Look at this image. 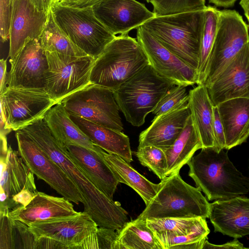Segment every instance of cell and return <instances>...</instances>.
Here are the masks:
<instances>
[{
	"label": "cell",
	"instance_id": "cell-1",
	"mask_svg": "<svg viewBox=\"0 0 249 249\" xmlns=\"http://www.w3.org/2000/svg\"><path fill=\"white\" fill-rule=\"evenodd\" d=\"M75 184L81 194L84 212L90 215L99 227L118 230L128 219L119 202L107 197L92 183L87 174L52 134L44 119L22 129Z\"/></svg>",
	"mask_w": 249,
	"mask_h": 249
},
{
	"label": "cell",
	"instance_id": "cell-2",
	"mask_svg": "<svg viewBox=\"0 0 249 249\" xmlns=\"http://www.w3.org/2000/svg\"><path fill=\"white\" fill-rule=\"evenodd\" d=\"M187 164L189 176L208 200L231 198L249 192V178L236 168L224 149L202 148Z\"/></svg>",
	"mask_w": 249,
	"mask_h": 249
},
{
	"label": "cell",
	"instance_id": "cell-3",
	"mask_svg": "<svg viewBox=\"0 0 249 249\" xmlns=\"http://www.w3.org/2000/svg\"><path fill=\"white\" fill-rule=\"evenodd\" d=\"M205 8L155 16L141 26L197 71Z\"/></svg>",
	"mask_w": 249,
	"mask_h": 249
},
{
	"label": "cell",
	"instance_id": "cell-4",
	"mask_svg": "<svg viewBox=\"0 0 249 249\" xmlns=\"http://www.w3.org/2000/svg\"><path fill=\"white\" fill-rule=\"evenodd\" d=\"M160 188L138 219L209 218L210 203L198 187L185 182L179 173L161 180Z\"/></svg>",
	"mask_w": 249,
	"mask_h": 249
},
{
	"label": "cell",
	"instance_id": "cell-5",
	"mask_svg": "<svg viewBox=\"0 0 249 249\" xmlns=\"http://www.w3.org/2000/svg\"><path fill=\"white\" fill-rule=\"evenodd\" d=\"M148 64L138 40L128 34L120 35L95 59L90 81L113 91Z\"/></svg>",
	"mask_w": 249,
	"mask_h": 249
},
{
	"label": "cell",
	"instance_id": "cell-6",
	"mask_svg": "<svg viewBox=\"0 0 249 249\" xmlns=\"http://www.w3.org/2000/svg\"><path fill=\"white\" fill-rule=\"evenodd\" d=\"M173 85L148 64L113 91L126 120L139 127Z\"/></svg>",
	"mask_w": 249,
	"mask_h": 249
},
{
	"label": "cell",
	"instance_id": "cell-7",
	"mask_svg": "<svg viewBox=\"0 0 249 249\" xmlns=\"http://www.w3.org/2000/svg\"><path fill=\"white\" fill-rule=\"evenodd\" d=\"M51 10L64 33L77 47L95 59L116 36L96 17L92 7L75 8L54 2Z\"/></svg>",
	"mask_w": 249,
	"mask_h": 249
},
{
	"label": "cell",
	"instance_id": "cell-8",
	"mask_svg": "<svg viewBox=\"0 0 249 249\" xmlns=\"http://www.w3.org/2000/svg\"><path fill=\"white\" fill-rule=\"evenodd\" d=\"M45 52L48 61L45 89L57 103L91 84L90 75L94 58Z\"/></svg>",
	"mask_w": 249,
	"mask_h": 249
},
{
	"label": "cell",
	"instance_id": "cell-9",
	"mask_svg": "<svg viewBox=\"0 0 249 249\" xmlns=\"http://www.w3.org/2000/svg\"><path fill=\"white\" fill-rule=\"evenodd\" d=\"M36 242L44 239L46 249H80L98 226L85 212L75 215L33 222L28 225Z\"/></svg>",
	"mask_w": 249,
	"mask_h": 249
},
{
	"label": "cell",
	"instance_id": "cell-10",
	"mask_svg": "<svg viewBox=\"0 0 249 249\" xmlns=\"http://www.w3.org/2000/svg\"><path fill=\"white\" fill-rule=\"evenodd\" d=\"M70 114L122 131L123 125L112 90L90 84L60 102Z\"/></svg>",
	"mask_w": 249,
	"mask_h": 249
},
{
	"label": "cell",
	"instance_id": "cell-11",
	"mask_svg": "<svg viewBox=\"0 0 249 249\" xmlns=\"http://www.w3.org/2000/svg\"><path fill=\"white\" fill-rule=\"evenodd\" d=\"M248 25L235 10L219 11L218 25L204 85L210 84L249 42Z\"/></svg>",
	"mask_w": 249,
	"mask_h": 249
},
{
	"label": "cell",
	"instance_id": "cell-12",
	"mask_svg": "<svg viewBox=\"0 0 249 249\" xmlns=\"http://www.w3.org/2000/svg\"><path fill=\"white\" fill-rule=\"evenodd\" d=\"M18 151L23 161L38 178L76 204L84 200L78 189L63 170L23 130L16 131Z\"/></svg>",
	"mask_w": 249,
	"mask_h": 249
},
{
	"label": "cell",
	"instance_id": "cell-13",
	"mask_svg": "<svg viewBox=\"0 0 249 249\" xmlns=\"http://www.w3.org/2000/svg\"><path fill=\"white\" fill-rule=\"evenodd\" d=\"M34 173L18 151L8 146L7 153L0 154V213L26 206L36 195Z\"/></svg>",
	"mask_w": 249,
	"mask_h": 249
},
{
	"label": "cell",
	"instance_id": "cell-14",
	"mask_svg": "<svg viewBox=\"0 0 249 249\" xmlns=\"http://www.w3.org/2000/svg\"><path fill=\"white\" fill-rule=\"evenodd\" d=\"M0 103L5 113L7 127L15 131L44 119L49 109L58 103L44 89L8 86L0 95Z\"/></svg>",
	"mask_w": 249,
	"mask_h": 249
},
{
	"label": "cell",
	"instance_id": "cell-15",
	"mask_svg": "<svg viewBox=\"0 0 249 249\" xmlns=\"http://www.w3.org/2000/svg\"><path fill=\"white\" fill-rule=\"evenodd\" d=\"M137 40L148 59L149 64L161 77L174 85L187 87L197 83V71L163 46L140 26Z\"/></svg>",
	"mask_w": 249,
	"mask_h": 249
},
{
	"label": "cell",
	"instance_id": "cell-16",
	"mask_svg": "<svg viewBox=\"0 0 249 249\" xmlns=\"http://www.w3.org/2000/svg\"><path fill=\"white\" fill-rule=\"evenodd\" d=\"M9 62L8 87L45 89L48 61L38 39L28 40Z\"/></svg>",
	"mask_w": 249,
	"mask_h": 249
},
{
	"label": "cell",
	"instance_id": "cell-17",
	"mask_svg": "<svg viewBox=\"0 0 249 249\" xmlns=\"http://www.w3.org/2000/svg\"><path fill=\"white\" fill-rule=\"evenodd\" d=\"M206 87L214 106L231 99L249 98V42Z\"/></svg>",
	"mask_w": 249,
	"mask_h": 249
},
{
	"label": "cell",
	"instance_id": "cell-18",
	"mask_svg": "<svg viewBox=\"0 0 249 249\" xmlns=\"http://www.w3.org/2000/svg\"><path fill=\"white\" fill-rule=\"evenodd\" d=\"M92 9L99 20L115 36L127 34L156 16L136 0H104Z\"/></svg>",
	"mask_w": 249,
	"mask_h": 249
},
{
	"label": "cell",
	"instance_id": "cell-19",
	"mask_svg": "<svg viewBox=\"0 0 249 249\" xmlns=\"http://www.w3.org/2000/svg\"><path fill=\"white\" fill-rule=\"evenodd\" d=\"M49 12L39 11L30 0H13L9 39L10 58L17 55L28 40L39 39Z\"/></svg>",
	"mask_w": 249,
	"mask_h": 249
},
{
	"label": "cell",
	"instance_id": "cell-20",
	"mask_svg": "<svg viewBox=\"0 0 249 249\" xmlns=\"http://www.w3.org/2000/svg\"><path fill=\"white\" fill-rule=\"evenodd\" d=\"M209 218L214 232L236 239L249 235V198L239 196L210 203Z\"/></svg>",
	"mask_w": 249,
	"mask_h": 249
},
{
	"label": "cell",
	"instance_id": "cell-21",
	"mask_svg": "<svg viewBox=\"0 0 249 249\" xmlns=\"http://www.w3.org/2000/svg\"><path fill=\"white\" fill-rule=\"evenodd\" d=\"M191 114L188 103L183 106L158 116L142 131L138 147L153 145L164 151L170 147L182 132Z\"/></svg>",
	"mask_w": 249,
	"mask_h": 249
},
{
	"label": "cell",
	"instance_id": "cell-22",
	"mask_svg": "<svg viewBox=\"0 0 249 249\" xmlns=\"http://www.w3.org/2000/svg\"><path fill=\"white\" fill-rule=\"evenodd\" d=\"M64 197L50 196L38 192L26 206H19L9 212V216L27 225L49 219L78 214L73 204Z\"/></svg>",
	"mask_w": 249,
	"mask_h": 249
},
{
	"label": "cell",
	"instance_id": "cell-23",
	"mask_svg": "<svg viewBox=\"0 0 249 249\" xmlns=\"http://www.w3.org/2000/svg\"><path fill=\"white\" fill-rule=\"evenodd\" d=\"M225 138V149L245 142L249 137V98H236L217 106Z\"/></svg>",
	"mask_w": 249,
	"mask_h": 249
},
{
	"label": "cell",
	"instance_id": "cell-24",
	"mask_svg": "<svg viewBox=\"0 0 249 249\" xmlns=\"http://www.w3.org/2000/svg\"><path fill=\"white\" fill-rule=\"evenodd\" d=\"M66 148L95 186L113 199L119 182L97 151L73 144L68 145Z\"/></svg>",
	"mask_w": 249,
	"mask_h": 249
},
{
	"label": "cell",
	"instance_id": "cell-25",
	"mask_svg": "<svg viewBox=\"0 0 249 249\" xmlns=\"http://www.w3.org/2000/svg\"><path fill=\"white\" fill-rule=\"evenodd\" d=\"M69 114L73 121L95 145L108 153L121 157L129 163L133 161L129 139L123 132L101 125L79 116Z\"/></svg>",
	"mask_w": 249,
	"mask_h": 249
},
{
	"label": "cell",
	"instance_id": "cell-26",
	"mask_svg": "<svg viewBox=\"0 0 249 249\" xmlns=\"http://www.w3.org/2000/svg\"><path fill=\"white\" fill-rule=\"evenodd\" d=\"M44 120L53 135L63 146L73 144L97 150L98 146L73 121L61 102L50 109Z\"/></svg>",
	"mask_w": 249,
	"mask_h": 249
},
{
	"label": "cell",
	"instance_id": "cell-27",
	"mask_svg": "<svg viewBox=\"0 0 249 249\" xmlns=\"http://www.w3.org/2000/svg\"><path fill=\"white\" fill-rule=\"evenodd\" d=\"M97 151L118 182L132 188L140 196L146 206L157 194L160 183L155 184L150 181L121 157L108 153L99 146Z\"/></svg>",
	"mask_w": 249,
	"mask_h": 249
},
{
	"label": "cell",
	"instance_id": "cell-28",
	"mask_svg": "<svg viewBox=\"0 0 249 249\" xmlns=\"http://www.w3.org/2000/svg\"><path fill=\"white\" fill-rule=\"evenodd\" d=\"M191 115L202 142L203 148L214 147L213 107L206 87L197 85L189 92Z\"/></svg>",
	"mask_w": 249,
	"mask_h": 249
},
{
	"label": "cell",
	"instance_id": "cell-29",
	"mask_svg": "<svg viewBox=\"0 0 249 249\" xmlns=\"http://www.w3.org/2000/svg\"><path fill=\"white\" fill-rule=\"evenodd\" d=\"M203 145L191 115L188 117L182 132L173 144L164 150L167 161L166 176L179 173Z\"/></svg>",
	"mask_w": 249,
	"mask_h": 249
},
{
	"label": "cell",
	"instance_id": "cell-30",
	"mask_svg": "<svg viewBox=\"0 0 249 249\" xmlns=\"http://www.w3.org/2000/svg\"><path fill=\"white\" fill-rule=\"evenodd\" d=\"M117 232L116 249H160L146 220L128 221Z\"/></svg>",
	"mask_w": 249,
	"mask_h": 249
},
{
	"label": "cell",
	"instance_id": "cell-31",
	"mask_svg": "<svg viewBox=\"0 0 249 249\" xmlns=\"http://www.w3.org/2000/svg\"><path fill=\"white\" fill-rule=\"evenodd\" d=\"M39 40L44 52H57L75 56L88 55L60 29L55 20L51 9Z\"/></svg>",
	"mask_w": 249,
	"mask_h": 249
},
{
	"label": "cell",
	"instance_id": "cell-32",
	"mask_svg": "<svg viewBox=\"0 0 249 249\" xmlns=\"http://www.w3.org/2000/svg\"><path fill=\"white\" fill-rule=\"evenodd\" d=\"M219 10L206 6L202 33L199 60L197 68V85L204 84L208 73L210 56L218 25Z\"/></svg>",
	"mask_w": 249,
	"mask_h": 249
},
{
	"label": "cell",
	"instance_id": "cell-33",
	"mask_svg": "<svg viewBox=\"0 0 249 249\" xmlns=\"http://www.w3.org/2000/svg\"><path fill=\"white\" fill-rule=\"evenodd\" d=\"M148 227L154 235L178 236L187 234L200 225L206 219L201 217L191 218L168 217L145 219Z\"/></svg>",
	"mask_w": 249,
	"mask_h": 249
},
{
	"label": "cell",
	"instance_id": "cell-34",
	"mask_svg": "<svg viewBox=\"0 0 249 249\" xmlns=\"http://www.w3.org/2000/svg\"><path fill=\"white\" fill-rule=\"evenodd\" d=\"M206 220L191 232L181 235H154L160 249H202L210 233Z\"/></svg>",
	"mask_w": 249,
	"mask_h": 249
},
{
	"label": "cell",
	"instance_id": "cell-35",
	"mask_svg": "<svg viewBox=\"0 0 249 249\" xmlns=\"http://www.w3.org/2000/svg\"><path fill=\"white\" fill-rule=\"evenodd\" d=\"M135 154L142 165L147 167L162 180L167 170V161L163 150L153 145L138 147Z\"/></svg>",
	"mask_w": 249,
	"mask_h": 249
},
{
	"label": "cell",
	"instance_id": "cell-36",
	"mask_svg": "<svg viewBox=\"0 0 249 249\" xmlns=\"http://www.w3.org/2000/svg\"><path fill=\"white\" fill-rule=\"evenodd\" d=\"M206 0H150L156 16L204 9Z\"/></svg>",
	"mask_w": 249,
	"mask_h": 249
},
{
	"label": "cell",
	"instance_id": "cell-37",
	"mask_svg": "<svg viewBox=\"0 0 249 249\" xmlns=\"http://www.w3.org/2000/svg\"><path fill=\"white\" fill-rule=\"evenodd\" d=\"M189 97L186 87L174 85L162 97L152 113L158 116L178 108L188 103Z\"/></svg>",
	"mask_w": 249,
	"mask_h": 249
},
{
	"label": "cell",
	"instance_id": "cell-38",
	"mask_svg": "<svg viewBox=\"0 0 249 249\" xmlns=\"http://www.w3.org/2000/svg\"><path fill=\"white\" fill-rule=\"evenodd\" d=\"M13 1V0H0V36L2 42L9 39Z\"/></svg>",
	"mask_w": 249,
	"mask_h": 249
},
{
	"label": "cell",
	"instance_id": "cell-39",
	"mask_svg": "<svg viewBox=\"0 0 249 249\" xmlns=\"http://www.w3.org/2000/svg\"><path fill=\"white\" fill-rule=\"evenodd\" d=\"M117 235L115 230L98 227L95 233L96 248L116 249Z\"/></svg>",
	"mask_w": 249,
	"mask_h": 249
},
{
	"label": "cell",
	"instance_id": "cell-40",
	"mask_svg": "<svg viewBox=\"0 0 249 249\" xmlns=\"http://www.w3.org/2000/svg\"><path fill=\"white\" fill-rule=\"evenodd\" d=\"M213 131L214 145L218 150L225 149L226 142L224 128L217 106H214Z\"/></svg>",
	"mask_w": 249,
	"mask_h": 249
},
{
	"label": "cell",
	"instance_id": "cell-41",
	"mask_svg": "<svg viewBox=\"0 0 249 249\" xmlns=\"http://www.w3.org/2000/svg\"><path fill=\"white\" fill-rule=\"evenodd\" d=\"M104 0H59L61 4L75 8L92 7Z\"/></svg>",
	"mask_w": 249,
	"mask_h": 249
},
{
	"label": "cell",
	"instance_id": "cell-42",
	"mask_svg": "<svg viewBox=\"0 0 249 249\" xmlns=\"http://www.w3.org/2000/svg\"><path fill=\"white\" fill-rule=\"evenodd\" d=\"M245 249L243 244L240 243L236 238L234 240L227 242L222 245H214L208 242V239H206L203 244L202 249Z\"/></svg>",
	"mask_w": 249,
	"mask_h": 249
},
{
	"label": "cell",
	"instance_id": "cell-43",
	"mask_svg": "<svg viewBox=\"0 0 249 249\" xmlns=\"http://www.w3.org/2000/svg\"><path fill=\"white\" fill-rule=\"evenodd\" d=\"M7 60L4 58L0 60V95L6 90L7 86Z\"/></svg>",
	"mask_w": 249,
	"mask_h": 249
},
{
	"label": "cell",
	"instance_id": "cell-44",
	"mask_svg": "<svg viewBox=\"0 0 249 249\" xmlns=\"http://www.w3.org/2000/svg\"><path fill=\"white\" fill-rule=\"evenodd\" d=\"M36 7L40 11L48 13L54 0H30Z\"/></svg>",
	"mask_w": 249,
	"mask_h": 249
},
{
	"label": "cell",
	"instance_id": "cell-45",
	"mask_svg": "<svg viewBox=\"0 0 249 249\" xmlns=\"http://www.w3.org/2000/svg\"><path fill=\"white\" fill-rule=\"evenodd\" d=\"M237 0H209L210 3H213L216 6L228 8L234 5Z\"/></svg>",
	"mask_w": 249,
	"mask_h": 249
},
{
	"label": "cell",
	"instance_id": "cell-46",
	"mask_svg": "<svg viewBox=\"0 0 249 249\" xmlns=\"http://www.w3.org/2000/svg\"><path fill=\"white\" fill-rule=\"evenodd\" d=\"M239 4L244 11V14L248 21L249 28V0H240Z\"/></svg>",
	"mask_w": 249,
	"mask_h": 249
},
{
	"label": "cell",
	"instance_id": "cell-47",
	"mask_svg": "<svg viewBox=\"0 0 249 249\" xmlns=\"http://www.w3.org/2000/svg\"><path fill=\"white\" fill-rule=\"evenodd\" d=\"M59 0H54L53 2H57V1H58Z\"/></svg>",
	"mask_w": 249,
	"mask_h": 249
},
{
	"label": "cell",
	"instance_id": "cell-48",
	"mask_svg": "<svg viewBox=\"0 0 249 249\" xmlns=\"http://www.w3.org/2000/svg\"><path fill=\"white\" fill-rule=\"evenodd\" d=\"M147 2H149L150 0H145Z\"/></svg>",
	"mask_w": 249,
	"mask_h": 249
}]
</instances>
